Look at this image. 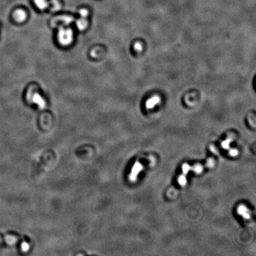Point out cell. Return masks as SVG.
<instances>
[{"mask_svg": "<svg viewBox=\"0 0 256 256\" xmlns=\"http://www.w3.org/2000/svg\"><path fill=\"white\" fill-rule=\"evenodd\" d=\"M214 165H215V161H214V160L213 159L211 158V159H209V160H208V161H207V166L208 167L212 168V167H213L214 166Z\"/></svg>", "mask_w": 256, "mask_h": 256, "instance_id": "cell-10", "label": "cell"}, {"mask_svg": "<svg viewBox=\"0 0 256 256\" xmlns=\"http://www.w3.org/2000/svg\"><path fill=\"white\" fill-rule=\"evenodd\" d=\"M80 14L82 17L85 18L88 15V11L85 9H81L80 11Z\"/></svg>", "mask_w": 256, "mask_h": 256, "instance_id": "cell-8", "label": "cell"}, {"mask_svg": "<svg viewBox=\"0 0 256 256\" xmlns=\"http://www.w3.org/2000/svg\"><path fill=\"white\" fill-rule=\"evenodd\" d=\"M14 17L17 21L21 22V21H24L26 19L27 15H26V13L24 11H23L22 10H17L14 12Z\"/></svg>", "mask_w": 256, "mask_h": 256, "instance_id": "cell-1", "label": "cell"}, {"mask_svg": "<svg viewBox=\"0 0 256 256\" xmlns=\"http://www.w3.org/2000/svg\"><path fill=\"white\" fill-rule=\"evenodd\" d=\"M230 141L228 140V141H225L223 142L221 145H222V147L223 148L227 150L230 147Z\"/></svg>", "mask_w": 256, "mask_h": 256, "instance_id": "cell-7", "label": "cell"}, {"mask_svg": "<svg viewBox=\"0 0 256 256\" xmlns=\"http://www.w3.org/2000/svg\"><path fill=\"white\" fill-rule=\"evenodd\" d=\"M27 246L26 244H24L23 245V250H26V249H27Z\"/></svg>", "mask_w": 256, "mask_h": 256, "instance_id": "cell-14", "label": "cell"}, {"mask_svg": "<svg viewBox=\"0 0 256 256\" xmlns=\"http://www.w3.org/2000/svg\"><path fill=\"white\" fill-rule=\"evenodd\" d=\"M143 169L142 166L139 164V163H136L132 169V172L131 175V178L132 180H135L136 178V175L137 174L140 172V171L141 170Z\"/></svg>", "mask_w": 256, "mask_h": 256, "instance_id": "cell-3", "label": "cell"}, {"mask_svg": "<svg viewBox=\"0 0 256 256\" xmlns=\"http://www.w3.org/2000/svg\"><path fill=\"white\" fill-rule=\"evenodd\" d=\"M211 150L212 151V152L213 153H216V152H217V151L216 150V149H215V147H211Z\"/></svg>", "mask_w": 256, "mask_h": 256, "instance_id": "cell-13", "label": "cell"}, {"mask_svg": "<svg viewBox=\"0 0 256 256\" xmlns=\"http://www.w3.org/2000/svg\"><path fill=\"white\" fill-rule=\"evenodd\" d=\"M230 155H231V156L235 157V156H237L238 154V150H237L233 149V150H231L230 151Z\"/></svg>", "mask_w": 256, "mask_h": 256, "instance_id": "cell-12", "label": "cell"}, {"mask_svg": "<svg viewBox=\"0 0 256 256\" xmlns=\"http://www.w3.org/2000/svg\"><path fill=\"white\" fill-rule=\"evenodd\" d=\"M193 170L194 171V172H196V173L199 174V173H200L202 171L203 169H202V167L201 166H200V165H196V166H194Z\"/></svg>", "mask_w": 256, "mask_h": 256, "instance_id": "cell-9", "label": "cell"}, {"mask_svg": "<svg viewBox=\"0 0 256 256\" xmlns=\"http://www.w3.org/2000/svg\"><path fill=\"white\" fill-rule=\"evenodd\" d=\"M34 2L36 7L40 10H43L48 6V0H34Z\"/></svg>", "mask_w": 256, "mask_h": 256, "instance_id": "cell-4", "label": "cell"}, {"mask_svg": "<svg viewBox=\"0 0 256 256\" xmlns=\"http://www.w3.org/2000/svg\"><path fill=\"white\" fill-rule=\"evenodd\" d=\"M182 169H183V173H184V174H187V173L188 172V171L190 170V166H189V165H187V164H184V165L183 166Z\"/></svg>", "mask_w": 256, "mask_h": 256, "instance_id": "cell-11", "label": "cell"}, {"mask_svg": "<svg viewBox=\"0 0 256 256\" xmlns=\"http://www.w3.org/2000/svg\"><path fill=\"white\" fill-rule=\"evenodd\" d=\"M238 213L242 215L245 219H250V215L249 213V211L248 210V209L243 206V205H240L238 208Z\"/></svg>", "mask_w": 256, "mask_h": 256, "instance_id": "cell-2", "label": "cell"}, {"mask_svg": "<svg viewBox=\"0 0 256 256\" xmlns=\"http://www.w3.org/2000/svg\"><path fill=\"white\" fill-rule=\"evenodd\" d=\"M178 183L180 185L184 186V185H185L186 184L187 180H186V177H185L184 175H181V176H180L178 177Z\"/></svg>", "mask_w": 256, "mask_h": 256, "instance_id": "cell-5", "label": "cell"}, {"mask_svg": "<svg viewBox=\"0 0 256 256\" xmlns=\"http://www.w3.org/2000/svg\"><path fill=\"white\" fill-rule=\"evenodd\" d=\"M77 25L79 27V28H84L87 26V22L84 19H81L78 21Z\"/></svg>", "mask_w": 256, "mask_h": 256, "instance_id": "cell-6", "label": "cell"}]
</instances>
